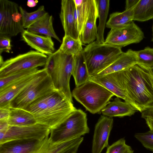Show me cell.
I'll return each instance as SVG.
<instances>
[{
	"label": "cell",
	"instance_id": "6da1fadb",
	"mask_svg": "<svg viewBox=\"0 0 153 153\" xmlns=\"http://www.w3.org/2000/svg\"><path fill=\"white\" fill-rule=\"evenodd\" d=\"M111 74L138 111L141 113L150 107L153 102V76L149 68L137 64Z\"/></svg>",
	"mask_w": 153,
	"mask_h": 153
},
{
	"label": "cell",
	"instance_id": "7a4b0ae2",
	"mask_svg": "<svg viewBox=\"0 0 153 153\" xmlns=\"http://www.w3.org/2000/svg\"><path fill=\"white\" fill-rule=\"evenodd\" d=\"M76 109L73 102L56 90L31 104L25 110L32 114L37 123L51 129L63 123Z\"/></svg>",
	"mask_w": 153,
	"mask_h": 153
},
{
	"label": "cell",
	"instance_id": "3957f363",
	"mask_svg": "<svg viewBox=\"0 0 153 153\" xmlns=\"http://www.w3.org/2000/svg\"><path fill=\"white\" fill-rule=\"evenodd\" d=\"M74 62V56L65 54L59 49L48 56L44 66L55 90L72 102L70 81Z\"/></svg>",
	"mask_w": 153,
	"mask_h": 153
},
{
	"label": "cell",
	"instance_id": "277c9868",
	"mask_svg": "<svg viewBox=\"0 0 153 153\" xmlns=\"http://www.w3.org/2000/svg\"><path fill=\"white\" fill-rule=\"evenodd\" d=\"M121 48L96 41L86 46L82 52L90 76L96 75L112 63L123 53Z\"/></svg>",
	"mask_w": 153,
	"mask_h": 153
},
{
	"label": "cell",
	"instance_id": "5b68a950",
	"mask_svg": "<svg viewBox=\"0 0 153 153\" xmlns=\"http://www.w3.org/2000/svg\"><path fill=\"white\" fill-rule=\"evenodd\" d=\"M46 69L39 70L31 82L10 102L11 108L25 110L31 104L56 91Z\"/></svg>",
	"mask_w": 153,
	"mask_h": 153
},
{
	"label": "cell",
	"instance_id": "8992f818",
	"mask_svg": "<svg viewBox=\"0 0 153 153\" xmlns=\"http://www.w3.org/2000/svg\"><path fill=\"white\" fill-rule=\"evenodd\" d=\"M71 93L72 97L92 114L101 111L114 95L101 85L89 80L76 87Z\"/></svg>",
	"mask_w": 153,
	"mask_h": 153
},
{
	"label": "cell",
	"instance_id": "52a82bcc",
	"mask_svg": "<svg viewBox=\"0 0 153 153\" xmlns=\"http://www.w3.org/2000/svg\"><path fill=\"white\" fill-rule=\"evenodd\" d=\"M89 132L86 114L76 109L63 123L51 129L49 137L52 143H59L81 137Z\"/></svg>",
	"mask_w": 153,
	"mask_h": 153
},
{
	"label": "cell",
	"instance_id": "ba28073f",
	"mask_svg": "<svg viewBox=\"0 0 153 153\" xmlns=\"http://www.w3.org/2000/svg\"><path fill=\"white\" fill-rule=\"evenodd\" d=\"M48 56L36 51L31 50L7 59L0 65V78L19 71L45 66Z\"/></svg>",
	"mask_w": 153,
	"mask_h": 153
},
{
	"label": "cell",
	"instance_id": "9c48e42d",
	"mask_svg": "<svg viewBox=\"0 0 153 153\" xmlns=\"http://www.w3.org/2000/svg\"><path fill=\"white\" fill-rule=\"evenodd\" d=\"M19 7L14 2L0 0V35L10 37L25 31Z\"/></svg>",
	"mask_w": 153,
	"mask_h": 153
},
{
	"label": "cell",
	"instance_id": "30bf717a",
	"mask_svg": "<svg viewBox=\"0 0 153 153\" xmlns=\"http://www.w3.org/2000/svg\"><path fill=\"white\" fill-rule=\"evenodd\" d=\"M144 37L143 32L133 21L125 27L111 29L105 43L122 48L131 44L138 43Z\"/></svg>",
	"mask_w": 153,
	"mask_h": 153
},
{
	"label": "cell",
	"instance_id": "8fae6325",
	"mask_svg": "<svg viewBox=\"0 0 153 153\" xmlns=\"http://www.w3.org/2000/svg\"><path fill=\"white\" fill-rule=\"evenodd\" d=\"M50 133V128L38 123L26 126H10L4 138L0 140V144L15 140H42Z\"/></svg>",
	"mask_w": 153,
	"mask_h": 153
},
{
	"label": "cell",
	"instance_id": "7c38bea8",
	"mask_svg": "<svg viewBox=\"0 0 153 153\" xmlns=\"http://www.w3.org/2000/svg\"><path fill=\"white\" fill-rule=\"evenodd\" d=\"M113 123L112 117L101 115L95 125L92 153H101L108 146V140Z\"/></svg>",
	"mask_w": 153,
	"mask_h": 153
},
{
	"label": "cell",
	"instance_id": "4fadbf2b",
	"mask_svg": "<svg viewBox=\"0 0 153 153\" xmlns=\"http://www.w3.org/2000/svg\"><path fill=\"white\" fill-rule=\"evenodd\" d=\"M50 140L49 135L42 140H19L0 144V153H26L41 148Z\"/></svg>",
	"mask_w": 153,
	"mask_h": 153
},
{
	"label": "cell",
	"instance_id": "5bb4252c",
	"mask_svg": "<svg viewBox=\"0 0 153 153\" xmlns=\"http://www.w3.org/2000/svg\"><path fill=\"white\" fill-rule=\"evenodd\" d=\"M74 0H62L59 17L65 32V35L74 38H80L74 15Z\"/></svg>",
	"mask_w": 153,
	"mask_h": 153
},
{
	"label": "cell",
	"instance_id": "9a60e30c",
	"mask_svg": "<svg viewBox=\"0 0 153 153\" xmlns=\"http://www.w3.org/2000/svg\"><path fill=\"white\" fill-rule=\"evenodd\" d=\"M38 71L17 80L0 90V108H10L11 101L31 82L36 76Z\"/></svg>",
	"mask_w": 153,
	"mask_h": 153
},
{
	"label": "cell",
	"instance_id": "2e32d148",
	"mask_svg": "<svg viewBox=\"0 0 153 153\" xmlns=\"http://www.w3.org/2000/svg\"><path fill=\"white\" fill-rule=\"evenodd\" d=\"M22 39L36 51L48 56L54 52V42L51 37L33 33L25 30L21 33Z\"/></svg>",
	"mask_w": 153,
	"mask_h": 153
},
{
	"label": "cell",
	"instance_id": "e0dca14e",
	"mask_svg": "<svg viewBox=\"0 0 153 153\" xmlns=\"http://www.w3.org/2000/svg\"><path fill=\"white\" fill-rule=\"evenodd\" d=\"M83 140L82 137L59 143L48 142L40 149L26 153H75Z\"/></svg>",
	"mask_w": 153,
	"mask_h": 153
},
{
	"label": "cell",
	"instance_id": "ac0fdd59",
	"mask_svg": "<svg viewBox=\"0 0 153 153\" xmlns=\"http://www.w3.org/2000/svg\"><path fill=\"white\" fill-rule=\"evenodd\" d=\"M137 111L131 104L117 97L113 101H109L101 112L103 115L112 117L131 116Z\"/></svg>",
	"mask_w": 153,
	"mask_h": 153
},
{
	"label": "cell",
	"instance_id": "d6986e66",
	"mask_svg": "<svg viewBox=\"0 0 153 153\" xmlns=\"http://www.w3.org/2000/svg\"><path fill=\"white\" fill-rule=\"evenodd\" d=\"M137 63L136 51L128 49L126 52H123L110 65L96 75H104L121 71Z\"/></svg>",
	"mask_w": 153,
	"mask_h": 153
},
{
	"label": "cell",
	"instance_id": "ffe728a7",
	"mask_svg": "<svg viewBox=\"0 0 153 153\" xmlns=\"http://www.w3.org/2000/svg\"><path fill=\"white\" fill-rule=\"evenodd\" d=\"M98 18L97 9L94 0L89 16L80 36L82 44L88 45L96 39L97 29L96 22Z\"/></svg>",
	"mask_w": 153,
	"mask_h": 153
},
{
	"label": "cell",
	"instance_id": "44dd1931",
	"mask_svg": "<svg viewBox=\"0 0 153 153\" xmlns=\"http://www.w3.org/2000/svg\"><path fill=\"white\" fill-rule=\"evenodd\" d=\"M53 16L48 13L27 29L28 31L37 34H43L53 38L60 42L61 41L55 33L53 26Z\"/></svg>",
	"mask_w": 153,
	"mask_h": 153
},
{
	"label": "cell",
	"instance_id": "7402d4cb",
	"mask_svg": "<svg viewBox=\"0 0 153 153\" xmlns=\"http://www.w3.org/2000/svg\"><path fill=\"white\" fill-rule=\"evenodd\" d=\"M94 0H74V15L80 36L89 16Z\"/></svg>",
	"mask_w": 153,
	"mask_h": 153
},
{
	"label": "cell",
	"instance_id": "603a6c76",
	"mask_svg": "<svg viewBox=\"0 0 153 153\" xmlns=\"http://www.w3.org/2000/svg\"><path fill=\"white\" fill-rule=\"evenodd\" d=\"M89 80L101 85L113 93L117 97L121 98L129 103L124 91L118 85L111 74L90 76Z\"/></svg>",
	"mask_w": 153,
	"mask_h": 153
},
{
	"label": "cell",
	"instance_id": "cb8c5ba5",
	"mask_svg": "<svg viewBox=\"0 0 153 153\" xmlns=\"http://www.w3.org/2000/svg\"><path fill=\"white\" fill-rule=\"evenodd\" d=\"M72 75L76 87L82 85L89 80L90 76L82 52L74 56Z\"/></svg>",
	"mask_w": 153,
	"mask_h": 153
},
{
	"label": "cell",
	"instance_id": "d4e9b609",
	"mask_svg": "<svg viewBox=\"0 0 153 153\" xmlns=\"http://www.w3.org/2000/svg\"><path fill=\"white\" fill-rule=\"evenodd\" d=\"M10 126H26L37 123L33 116L23 109L10 108V114L7 120Z\"/></svg>",
	"mask_w": 153,
	"mask_h": 153
},
{
	"label": "cell",
	"instance_id": "484cf974",
	"mask_svg": "<svg viewBox=\"0 0 153 153\" xmlns=\"http://www.w3.org/2000/svg\"><path fill=\"white\" fill-rule=\"evenodd\" d=\"M98 10L99 24L97 27L96 42L100 43L105 42L104 35L107 23L109 6V0H95Z\"/></svg>",
	"mask_w": 153,
	"mask_h": 153
},
{
	"label": "cell",
	"instance_id": "4316f807",
	"mask_svg": "<svg viewBox=\"0 0 153 153\" xmlns=\"http://www.w3.org/2000/svg\"><path fill=\"white\" fill-rule=\"evenodd\" d=\"M135 6L121 12H116L111 14L107 22L106 27L111 29L119 28L130 24L133 20V11Z\"/></svg>",
	"mask_w": 153,
	"mask_h": 153
},
{
	"label": "cell",
	"instance_id": "83f0119b",
	"mask_svg": "<svg viewBox=\"0 0 153 153\" xmlns=\"http://www.w3.org/2000/svg\"><path fill=\"white\" fill-rule=\"evenodd\" d=\"M153 19V0H140L133 11V20L145 22Z\"/></svg>",
	"mask_w": 153,
	"mask_h": 153
},
{
	"label": "cell",
	"instance_id": "f1b7e54d",
	"mask_svg": "<svg viewBox=\"0 0 153 153\" xmlns=\"http://www.w3.org/2000/svg\"><path fill=\"white\" fill-rule=\"evenodd\" d=\"M82 45L80 38L76 39L65 35L59 49L64 53L74 56L82 52Z\"/></svg>",
	"mask_w": 153,
	"mask_h": 153
},
{
	"label": "cell",
	"instance_id": "f546056e",
	"mask_svg": "<svg viewBox=\"0 0 153 153\" xmlns=\"http://www.w3.org/2000/svg\"><path fill=\"white\" fill-rule=\"evenodd\" d=\"M19 9L21 16L22 26L24 29H27L48 13L43 5L40 6L36 10L31 12H27L21 6H19Z\"/></svg>",
	"mask_w": 153,
	"mask_h": 153
},
{
	"label": "cell",
	"instance_id": "4dcf8cb0",
	"mask_svg": "<svg viewBox=\"0 0 153 153\" xmlns=\"http://www.w3.org/2000/svg\"><path fill=\"white\" fill-rule=\"evenodd\" d=\"M39 70L38 68H31L17 72L0 78V90L17 80L36 73Z\"/></svg>",
	"mask_w": 153,
	"mask_h": 153
},
{
	"label": "cell",
	"instance_id": "1f68e13d",
	"mask_svg": "<svg viewBox=\"0 0 153 153\" xmlns=\"http://www.w3.org/2000/svg\"><path fill=\"white\" fill-rule=\"evenodd\" d=\"M136 53L137 64L148 68L153 66V48L147 47Z\"/></svg>",
	"mask_w": 153,
	"mask_h": 153
},
{
	"label": "cell",
	"instance_id": "d6a6232c",
	"mask_svg": "<svg viewBox=\"0 0 153 153\" xmlns=\"http://www.w3.org/2000/svg\"><path fill=\"white\" fill-rule=\"evenodd\" d=\"M134 137L147 149L153 152V131H149L142 133H137Z\"/></svg>",
	"mask_w": 153,
	"mask_h": 153
},
{
	"label": "cell",
	"instance_id": "836d02e7",
	"mask_svg": "<svg viewBox=\"0 0 153 153\" xmlns=\"http://www.w3.org/2000/svg\"><path fill=\"white\" fill-rule=\"evenodd\" d=\"M130 147L126 144L124 138H121L108 146L106 153H123Z\"/></svg>",
	"mask_w": 153,
	"mask_h": 153
},
{
	"label": "cell",
	"instance_id": "e575fe53",
	"mask_svg": "<svg viewBox=\"0 0 153 153\" xmlns=\"http://www.w3.org/2000/svg\"><path fill=\"white\" fill-rule=\"evenodd\" d=\"M10 37L0 35V54L3 52L9 53L11 50V45Z\"/></svg>",
	"mask_w": 153,
	"mask_h": 153
},
{
	"label": "cell",
	"instance_id": "d590c367",
	"mask_svg": "<svg viewBox=\"0 0 153 153\" xmlns=\"http://www.w3.org/2000/svg\"><path fill=\"white\" fill-rule=\"evenodd\" d=\"M9 126L7 120H0V140L4 138Z\"/></svg>",
	"mask_w": 153,
	"mask_h": 153
},
{
	"label": "cell",
	"instance_id": "8d00e7d4",
	"mask_svg": "<svg viewBox=\"0 0 153 153\" xmlns=\"http://www.w3.org/2000/svg\"><path fill=\"white\" fill-rule=\"evenodd\" d=\"M10 114V108H0V120H7Z\"/></svg>",
	"mask_w": 153,
	"mask_h": 153
},
{
	"label": "cell",
	"instance_id": "74e56055",
	"mask_svg": "<svg viewBox=\"0 0 153 153\" xmlns=\"http://www.w3.org/2000/svg\"><path fill=\"white\" fill-rule=\"evenodd\" d=\"M141 113V117L143 118L147 117L153 118V107L146 108Z\"/></svg>",
	"mask_w": 153,
	"mask_h": 153
},
{
	"label": "cell",
	"instance_id": "f35d334b",
	"mask_svg": "<svg viewBox=\"0 0 153 153\" xmlns=\"http://www.w3.org/2000/svg\"><path fill=\"white\" fill-rule=\"evenodd\" d=\"M140 0H126V1L125 10L130 9L134 7Z\"/></svg>",
	"mask_w": 153,
	"mask_h": 153
},
{
	"label": "cell",
	"instance_id": "ab89813d",
	"mask_svg": "<svg viewBox=\"0 0 153 153\" xmlns=\"http://www.w3.org/2000/svg\"><path fill=\"white\" fill-rule=\"evenodd\" d=\"M146 123L150 128V131H153V118L147 117L145 118Z\"/></svg>",
	"mask_w": 153,
	"mask_h": 153
},
{
	"label": "cell",
	"instance_id": "60d3db41",
	"mask_svg": "<svg viewBox=\"0 0 153 153\" xmlns=\"http://www.w3.org/2000/svg\"><path fill=\"white\" fill-rule=\"evenodd\" d=\"M38 1L36 0H29L27 1V5L29 7H33L36 5Z\"/></svg>",
	"mask_w": 153,
	"mask_h": 153
},
{
	"label": "cell",
	"instance_id": "b9f144b4",
	"mask_svg": "<svg viewBox=\"0 0 153 153\" xmlns=\"http://www.w3.org/2000/svg\"><path fill=\"white\" fill-rule=\"evenodd\" d=\"M134 150L130 147L129 148L126 150L123 153H133Z\"/></svg>",
	"mask_w": 153,
	"mask_h": 153
},
{
	"label": "cell",
	"instance_id": "7bdbcfd3",
	"mask_svg": "<svg viewBox=\"0 0 153 153\" xmlns=\"http://www.w3.org/2000/svg\"><path fill=\"white\" fill-rule=\"evenodd\" d=\"M149 69H150V72H151V73L153 76V66Z\"/></svg>",
	"mask_w": 153,
	"mask_h": 153
},
{
	"label": "cell",
	"instance_id": "ee69618b",
	"mask_svg": "<svg viewBox=\"0 0 153 153\" xmlns=\"http://www.w3.org/2000/svg\"><path fill=\"white\" fill-rule=\"evenodd\" d=\"M152 41L153 42V24H152Z\"/></svg>",
	"mask_w": 153,
	"mask_h": 153
},
{
	"label": "cell",
	"instance_id": "f6af8a7d",
	"mask_svg": "<svg viewBox=\"0 0 153 153\" xmlns=\"http://www.w3.org/2000/svg\"><path fill=\"white\" fill-rule=\"evenodd\" d=\"M152 82H153V76L152 78ZM153 107V102L150 105V107Z\"/></svg>",
	"mask_w": 153,
	"mask_h": 153
},
{
	"label": "cell",
	"instance_id": "bcb514c9",
	"mask_svg": "<svg viewBox=\"0 0 153 153\" xmlns=\"http://www.w3.org/2000/svg\"></svg>",
	"mask_w": 153,
	"mask_h": 153
}]
</instances>
